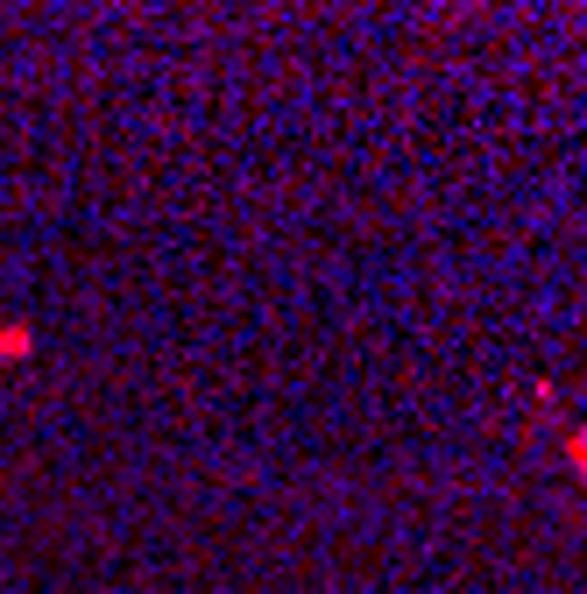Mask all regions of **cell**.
<instances>
[{
	"label": "cell",
	"instance_id": "7a4b0ae2",
	"mask_svg": "<svg viewBox=\"0 0 587 594\" xmlns=\"http://www.w3.org/2000/svg\"><path fill=\"white\" fill-rule=\"evenodd\" d=\"M566 460H574V474L587 482V425H574V432H566Z\"/></svg>",
	"mask_w": 587,
	"mask_h": 594
},
{
	"label": "cell",
	"instance_id": "6da1fadb",
	"mask_svg": "<svg viewBox=\"0 0 587 594\" xmlns=\"http://www.w3.org/2000/svg\"><path fill=\"white\" fill-rule=\"evenodd\" d=\"M36 354V325H0V361H29Z\"/></svg>",
	"mask_w": 587,
	"mask_h": 594
},
{
	"label": "cell",
	"instance_id": "3957f363",
	"mask_svg": "<svg viewBox=\"0 0 587 594\" xmlns=\"http://www.w3.org/2000/svg\"><path fill=\"white\" fill-rule=\"evenodd\" d=\"M580 489H587V482H580Z\"/></svg>",
	"mask_w": 587,
	"mask_h": 594
}]
</instances>
